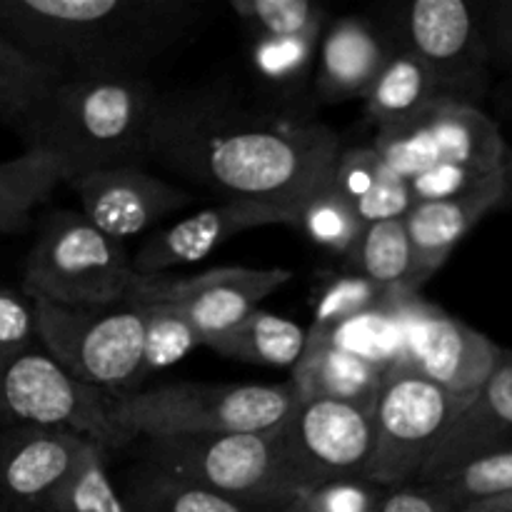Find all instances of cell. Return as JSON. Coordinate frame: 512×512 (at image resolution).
<instances>
[{
  "instance_id": "obj_1",
  "label": "cell",
  "mask_w": 512,
  "mask_h": 512,
  "mask_svg": "<svg viewBox=\"0 0 512 512\" xmlns=\"http://www.w3.org/2000/svg\"><path fill=\"white\" fill-rule=\"evenodd\" d=\"M340 140L328 125L253 110L218 90H185L155 100L148 158L235 203L288 210L330 180Z\"/></svg>"
},
{
  "instance_id": "obj_2",
  "label": "cell",
  "mask_w": 512,
  "mask_h": 512,
  "mask_svg": "<svg viewBox=\"0 0 512 512\" xmlns=\"http://www.w3.org/2000/svg\"><path fill=\"white\" fill-rule=\"evenodd\" d=\"M198 20L195 0H0V33L63 78L145 75Z\"/></svg>"
},
{
  "instance_id": "obj_3",
  "label": "cell",
  "mask_w": 512,
  "mask_h": 512,
  "mask_svg": "<svg viewBox=\"0 0 512 512\" xmlns=\"http://www.w3.org/2000/svg\"><path fill=\"white\" fill-rule=\"evenodd\" d=\"M158 90L148 75L63 78L50 100L38 148L68 168L93 170L148 163L150 118Z\"/></svg>"
},
{
  "instance_id": "obj_4",
  "label": "cell",
  "mask_w": 512,
  "mask_h": 512,
  "mask_svg": "<svg viewBox=\"0 0 512 512\" xmlns=\"http://www.w3.org/2000/svg\"><path fill=\"white\" fill-rule=\"evenodd\" d=\"M298 393L283 385L173 383L110 395V418L133 438L263 433L290 415Z\"/></svg>"
},
{
  "instance_id": "obj_5",
  "label": "cell",
  "mask_w": 512,
  "mask_h": 512,
  "mask_svg": "<svg viewBox=\"0 0 512 512\" xmlns=\"http://www.w3.org/2000/svg\"><path fill=\"white\" fill-rule=\"evenodd\" d=\"M138 278L123 243L75 210H53L25 258L23 295L68 310L123 308Z\"/></svg>"
},
{
  "instance_id": "obj_6",
  "label": "cell",
  "mask_w": 512,
  "mask_h": 512,
  "mask_svg": "<svg viewBox=\"0 0 512 512\" xmlns=\"http://www.w3.org/2000/svg\"><path fill=\"white\" fill-rule=\"evenodd\" d=\"M143 460L185 483L270 512L300 490L285 465L280 425L263 433L145 440Z\"/></svg>"
},
{
  "instance_id": "obj_7",
  "label": "cell",
  "mask_w": 512,
  "mask_h": 512,
  "mask_svg": "<svg viewBox=\"0 0 512 512\" xmlns=\"http://www.w3.org/2000/svg\"><path fill=\"white\" fill-rule=\"evenodd\" d=\"M40 348L75 380L108 395L140 385L145 318L140 308L68 310L33 300Z\"/></svg>"
},
{
  "instance_id": "obj_8",
  "label": "cell",
  "mask_w": 512,
  "mask_h": 512,
  "mask_svg": "<svg viewBox=\"0 0 512 512\" xmlns=\"http://www.w3.org/2000/svg\"><path fill=\"white\" fill-rule=\"evenodd\" d=\"M465 400L415 370L385 373L373 408V455L365 478L385 490L418 483Z\"/></svg>"
},
{
  "instance_id": "obj_9",
  "label": "cell",
  "mask_w": 512,
  "mask_h": 512,
  "mask_svg": "<svg viewBox=\"0 0 512 512\" xmlns=\"http://www.w3.org/2000/svg\"><path fill=\"white\" fill-rule=\"evenodd\" d=\"M0 423L5 428H65L108 450L133 443L110 418V395L75 380L45 350L0 355Z\"/></svg>"
},
{
  "instance_id": "obj_10",
  "label": "cell",
  "mask_w": 512,
  "mask_h": 512,
  "mask_svg": "<svg viewBox=\"0 0 512 512\" xmlns=\"http://www.w3.org/2000/svg\"><path fill=\"white\" fill-rule=\"evenodd\" d=\"M370 148L405 180L438 165H468L495 173L505 168L510 155L495 120L473 103L448 98L433 103L408 123L375 130Z\"/></svg>"
},
{
  "instance_id": "obj_11",
  "label": "cell",
  "mask_w": 512,
  "mask_h": 512,
  "mask_svg": "<svg viewBox=\"0 0 512 512\" xmlns=\"http://www.w3.org/2000/svg\"><path fill=\"white\" fill-rule=\"evenodd\" d=\"M388 35L393 45L413 53L438 83L448 100L483 93L488 80L490 48L483 20L465 0H413L393 18Z\"/></svg>"
},
{
  "instance_id": "obj_12",
  "label": "cell",
  "mask_w": 512,
  "mask_h": 512,
  "mask_svg": "<svg viewBox=\"0 0 512 512\" xmlns=\"http://www.w3.org/2000/svg\"><path fill=\"white\" fill-rule=\"evenodd\" d=\"M283 458L300 490L368 475L373 410L340 400L308 398L280 423Z\"/></svg>"
},
{
  "instance_id": "obj_13",
  "label": "cell",
  "mask_w": 512,
  "mask_h": 512,
  "mask_svg": "<svg viewBox=\"0 0 512 512\" xmlns=\"http://www.w3.org/2000/svg\"><path fill=\"white\" fill-rule=\"evenodd\" d=\"M293 273L283 268H213L198 275H138L123 308L165 305L203 335L223 333L258 310L265 298L288 285Z\"/></svg>"
},
{
  "instance_id": "obj_14",
  "label": "cell",
  "mask_w": 512,
  "mask_h": 512,
  "mask_svg": "<svg viewBox=\"0 0 512 512\" xmlns=\"http://www.w3.org/2000/svg\"><path fill=\"white\" fill-rule=\"evenodd\" d=\"M405 365L458 398H470L503 358V348L418 293L405 295Z\"/></svg>"
},
{
  "instance_id": "obj_15",
  "label": "cell",
  "mask_w": 512,
  "mask_h": 512,
  "mask_svg": "<svg viewBox=\"0 0 512 512\" xmlns=\"http://www.w3.org/2000/svg\"><path fill=\"white\" fill-rule=\"evenodd\" d=\"M65 185L80 200V215L123 245L193 203L188 190L148 173L143 165L93 170L75 175Z\"/></svg>"
},
{
  "instance_id": "obj_16",
  "label": "cell",
  "mask_w": 512,
  "mask_h": 512,
  "mask_svg": "<svg viewBox=\"0 0 512 512\" xmlns=\"http://www.w3.org/2000/svg\"><path fill=\"white\" fill-rule=\"evenodd\" d=\"M88 438L65 428L15 425L0 433V495L13 512H53Z\"/></svg>"
},
{
  "instance_id": "obj_17",
  "label": "cell",
  "mask_w": 512,
  "mask_h": 512,
  "mask_svg": "<svg viewBox=\"0 0 512 512\" xmlns=\"http://www.w3.org/2000/svg\"><path fill=\"white\" fill-rule=\"evenodd\" d=\"M263 225H295V215L273 205L223 200L178 220L170 228L155 230L133 255L135 275H163L178 265H190L213 255L235 235Z\"/></svg>"
},
{
  "instance_id": "obj_18",
  "label": "cell",
  "mask_w": 512,
  "mask_h": 512,
  "mask_svg": "<svg viewBox=\"0 0 512 512\" xmlns=\"http://www.w3.org/2000/svg\"><path fill=\"white\" fill-rule=\"evenodd\" d=\"M393 50L388 30L365 15L328 20L320 35L313 90L323 103L363 100Z\"/></svg>"
},
{
  "instance_id": "obj_19",
  "label": "cell",
  "mask_w": 512,
  "mask_h": 512,
  "mask_svg": "<svg viewBox=\"0 0 512 512\" xmlns=\"http://www.w3.org/2000/svg\"><path fill=\"white\" fill-rule=\"evenodd\" d=\"M512 443V353L503 350L490 378L465 400L460 413L433 455L425 463L418 483H428L435 475L480 458L485 453Z\"/></svg>"
},
{
  "instance_id": "obj_20",
  "label": "cell",
  "mask_w": 512,
  "mask_h": 512,
  "mask_svg": "<svg viewBox=\"0 0 512 512\" xmlns=\"http://www.w3.org/2000/svg\"><path fill=\"white\" fill-rule=\"evenodd\" d=\"M505 180L503 170L483 183L480 188L450 200H428V203H413L408 215L403 218L408 230L410 245L418 265V278L425 283L433 278L445 260L450 258L460 240L485 218L493 208L503 205Z\"/></svg>"
},
{
  "instance_id": "obj_21",
  "label": "cell",
  "mask_w": 512,
  "mask_h": 512,
  "mask_svg": "<svg viewBox=\"0 0 512 512\" xmlns=\"http://www.w3.org/2000/svg\"><path fill=\"white\" fill-rule=\"evenodd\" d=\"M63 75L0 33V125L18 135L25 153L38 148L45 115Z\"/></svg>"
},
{
  "instance_id": "obj_22",
  "label": "cell",
  "mask_w": 512,
  "mask_h": 512,
  "mask_svg": "<svg viewBox=\"0 0 512 512\" xmlns=\"http://www.w3.org/2000/svg\"><path fill=\"white\" fill-rule=\"evenodd\" d=\"M385 370L328 343H305L288 380L300 400L323 398L373 410Z\"/></svg>"
},
{
  "instance_id": "obj_23",
  "label": "cell",
  "mask_w": 512,
  "mask_h": 512,
  "mask_svg": "<svg viewBox=\"0 0 512 512\" xmlns=\"http://www.w3.org/2000/svg\"><path fill=\"white\" fill-rule=\"evenodd\" d=\"M330 185L353 205L365 225L400 220L413 208L408 180L388 168L373 148L340 150Z\"/></svg>"
},
{
  "instance_id": "obj_24",
  "label": "cell",
  "mask_w": 512,
  "mask_h": 512,
  "mask_svg": "<svg viewBox=\"0 0 512 512\" xmlns=\"http://www.w3.org/2000/svg\"><path fill=\"white\" fill-rule=\"evenodd\" d=\"M438 100H443V93L430 70L413 53L393 45L378 78L363 98L365 118L378 130L395 128L418 118Z\"/></svg>"
},
{
  "instance_id": "obj_25",
  "label": "cell",
  "mask_w": 512,
  "mask_h": 512,
  "mask_svg": "<svg viewBox=\"0 0 512 512\" xmlns=\"http://www.w3.org/2000/svg\"><path fill=\"white\" fill-rule=\"evenodd\" d=\"M408 290H388L380 303L345 323L335 325L323 338H308V343H328L353 353L390 373L405 365V318L403 303Z\"/></svg>"
},
{
  "instance_id": "obj_26",
  "label": "cell",
  "mask_w": 512,
  "mask_h": 512,
  "mask_svg": "<svg viewBox=\"0 0 512 512\" xmlns=\"http://www.w3.org/2000/svg\"><path fill=\"white\" fill-rule=\"evenodd\" d=\"M305 343H308V333L298 323L283 315L265 313L260 308L245 315L233 328L208 335L203 340L205 348L223 358L253 365H273V368H288L298 363Z\"/></svg>"
},
{
  "instance_id": "obj_27",
  "label": "cell",
  "mask_w": 512,
  "mask_h": 512,
  "mask_svg": "<svg viewBox=\"0 0 512 512\" xmlns=\"http://www.w3.org/2000/svg\"><path fill=\"white\" fill-rule=\"evenodd\" d=\"M70 180L68 168L43 153L28 150L0 163V235L20 233L30 225L35 210L53 198L55 188Z\"/></svg>"
},
{
  "instance_id": "obj_28",
  "label": "cell",
  "mask_w": 512,
  "mask_h": 512,
  "mask_svg": "<svg viewBox=\"0 0 512 512\" xmlns=\"http://www.w3.org/2000/svg\"><path fill=\"white\" fill-rule=\"evenodd\" d=\"M345 265L350 273L373 280L383 290L418 293L423 285L418 278V265H415L413 245H410L403 218L365 225L355 248L345 258Z\"/></svg>"
},
{
  "instance_id": "obj_29",
  "label": "cell",
  "mask_w": 512,
  "mask_h": 512,
  "mask_svg": "<svg viewBox=\"0 0 512 512\" xmlns=\"http://www.w3.org/2000/svg\"><path fill=\"white\" fill-rule=\"evenodd\" d=\"M130 512H270L173 478L143 460L120 488Z\"/></svg>"
},
{
  "instance_id": "obj_30",
  "label": "cell",
  "mask_w": 512,
  "mask_h": 512,
  "mask_svg": "<svg viewBox=\"0 0 512 512\" xmlns=\"http://www.w3.org/2000/svg\"><path fill=\"white\" fill-rule=\"evenodd\" d=\"M320 35H298V38H250V65L268 93L275 98H300L313 80L318 63Z\"/></svg>"
},
{
  "instance_id": "obj_31",
  "label": "cell",
  "mask_w": 512,
  "mask_h": 512,
  "mask_svg": "<svg viewBox=\"0 0 512 512\" xmlns=\"http://www.w3.org/2000/svg\"><path fill=\"white\" fill-rule=\"evenodd\" d=\"M425 485L438 490L455 510L505 498L512 493V443L480 458L465 460L430 478Z\"/></svg>"
},
{
  "instance_id": "obj_32",
  "label": "cell",
  "mask_w": 512,
  "mask_h": 512,
  "mask_svg": "<svg viewBox=\"0 0 512 512\" xmlns=\"http://www.w3.org/2000/svg\"><path fill=\"white\" fill-rule=\"evenodd\" d=\"M113 450L98 440L85 443L78 465L60 490L53 512H130L123 493L110 475L108 458Z\"/></svg>"
},
{
  "instance_id": "obj_33",
  "label": "cell",
  "mask_w": 512,
  "mask_h": 512,
  "mask_svg": "<svg viewBox=\"0 0 512 512\" xmlns=\"http://www.w3.org/2000/svg\"><path fill=\"white\" fill-rule=\"evenodd\" d=\"M295 225L315 245L340 255V258H348V253L355 248L365 228L353 205L330 185V180L323 188L315 190L313 195H308V200L300 205Z\"/></svg>"
},
{
  "instance_id": "obj_34",
  "label": "cell",
  "mask_w": 512,
  "mask_h": 512,
  "mask_svg": "<svg viewBox=\"0 0 512 512\" xmlns=\"http://www.w3.org/2000/svg\"><path fill=\"white\" fill-rule=\"evenodd\" d=\"M230 10L248 25L250 35L265 38L323 35L328 23L323 5L310 0H233Z\"/></svg>"
},
{
  "instance_id": "obj_35",
  "label": "cell",
  "mask_w": 512,
  "mask_h": 512,
  "mask_svg": "<svg viewBox=\"0 0 512 512\" xmlns=\"http://www.w3.org/2000/svg\"><path fill=\"white\" fill-rule=\"evenodd\" d=\"M145 318L143 335V365H140V383L155 370L178 363L185 353L203 345V335L173 308L165 305H138Z\"/></svg>"
},
{
  "instance_id": "obj_36",
  "label": "cell",
  "mask_w": 512,
  "mask_h": 512,
  "mask_svg": "<svg viewBox=\"0 0 512 512\" xmlns=\"http://www.w3.org/2000/svg\"><path fill=\"white\" fill-rule=\"evenodd\" d=\"M385 293L388 290L375 285L373 280L350 273V270L343 275H333V278L320 285L318 295H315L313 325L308 330V338H323L335 325L345 323L353 315L380 303Z\"/></svg>"
},
{
  "instance_id": "obj_37",
  "label": "cell",
  "mask_w": 512,
  "mask_h": 512,
  "mask_svg": "<svg viewBox=\"0 0 512 512\" xmlns=\"http://www.w3.org/2000/svg\"><path fill=\"white\" fill-rule=\"evenodd\" d=\"M388 490L368 478L333 480L298 490L278 512H378Z\"/></svg>"
},
{
  "instance_id": "obj_38",
  "label": "cell",
  "mask_w": 512,
  "mask_h": 512,
  "mask_svg": "<svg viewBox=\"0 0 512 512\" xmlns=\"http://www.w3.org/2000/svg\"><path fill=\"white\" fill-rule=\"evenodd\" d=\"M498 173L500 170H495V173H483V170L468 168V165H438V168H430L425 170V173L408 178V188L410 195H413V203L450 200L480 188V185L488 183V180Z\"/></svg>"
},
{
  "instance_id": "obj_39",
  "label": "cell",
  "mask_w": 512,
  "mask_h": 512,
  "mask_svg": "<svg viewBox=\"0 0 512 512\" xmlns=\"http://www.w3.org/2000/svg\"><path fill=\"white\" fill-rule=\"evenodd\" d=\"M38 320L33 300L0 288V355L38 350Z\"/></svg>"
},
{
  "instance_id": "obj_40",
  "label": "cell",
  "mask_w": 512,
  "mask_h": 512,
  "mask_svg": "<svg viewBox=\"0 0 512 512\" xmlns=\"http://www.w3.org/2000/svg\"><path fill=\"white\" fill-rule=\"evenodd\" d=\"M378 512H458L443 495L425 483L393 488L385 495Z\"/></svg>"
},
{
  "instance_id": "obj_41",
  "label": "cell",
  "mask_w": 512,
  "mask_h": 512,
  "mask_svg": "<svg viewBox=\"0 0 512 512\" xmlns=\"http://www.w3.org/2000/svg\"><path fill=\"white\" fill-rule=\"evenodd\" d=\"M485 40H488L490 55L498 50L500 55L512 60V3L498 5L490 13L488 20H483Z\"/></svg>"
},
{
  "instance_id": "obj_42",
  "label": "cell",
  "mask_w": 512,
  "mask_h": 512,
  "mask_svg": "<svg viewBox=\"0 0 512 512\" xmlns=\"http://www.w3.org/2000/svg\"><path fill=\"white\" fill-rule=\"evenodd\" d=\"M503 180H505V195H503V205H512V153L505 160L503 168Z\"/></svg>"
},
{
  "instance_id": "obj_43",
  "label": "cell",
  "mask_w": 512,
  "mask_h": 512,
  "mask_svg": "<svg viewBox=\"0 0 512 512\" xmlns=\"http://www.w3.org/2000/svg\"><path fill=\"white\" fill-rule=\"evenodd\" d=\"M458 512H508V510L495 508V505H488V503H478V505H470V508H463Z\"/></svg>"
},
{
  "instance_id": "obj_44",
  "label": "cell",
  "mask_w": 512,
  "mask_h": 512,
  "mask_svg": "<svg viewBox=\"0 0 512 512\" xmlns=\"http://www.w3.org/2000/svg\"><path fill=\"white\" fill-rule=\"evenodd\" d=\"M488 505H495V508H503L512 512V493L505 495V498H498V500H488Z\"/></svg>"
},
{
  "instance_id": "obj_45",
  "label": "cell",
  "mask_w": 512,
  "mask_h": 512,
  "mask_svg": "<svg viewBox=\"0 0 512 512\" xmlns=\"http://www.w3.org/2000/svg\"><path fill=\"white\" fill-rule=\"evenodd\" d=\"M0 512H13V510H10V505L5 503V498H3V495H0Z\"/></svg>"
}]
</instances>
